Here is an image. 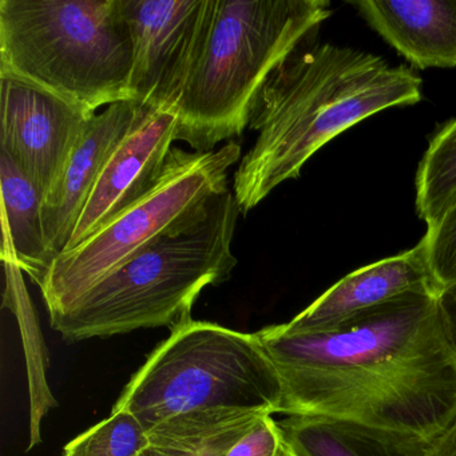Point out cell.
<instances>
[{
  "label": "cell",
  "mask_w": 456,
  "mask_h": 456,
  "mask_svg": "<svg viewBox=\"0 0 456 456\" xmlns=\"http://www.w3.org/2000/svg\"><path fill=\"white\" fill-rule=\"evenodd\" d=\"M440 295L405 293L325 330H258L281 379L280 413L439 437L456 419V352Z\"/></svg>",
  "instance_id": "6da1fadb"
},
{
  "label": "cell",
  "mask_w": 456,
  "mask_h": 456,
  "mask_svg": "<svg viewBox=\"0 0 456 456\" xmlns=\"http://www.w3.org/2000/svg\"><path fill=\"white\" fill-rule=\"evenodd\" d=\"M423 81L404 66L351 47L311 41L266 81L253 106L255 145L233 175L241 215L300 177L322 146L364 119L420 102Z\"/></svg>",
  "instance_id": "7a4b0ae2"
},
{
  "label": "cell",
  "mask_w": 456,
  "mask_h": 456,
  "mask_svg": "<svg viewBox=\"0 0 456 456\" xmlns=\"http://www.w3.org/2000/svg\"><path fill=\"white\" fill-rule=\"evenodd\" d=\"M241 215L231 189L196 217L167 232L87 290L73 305L50 314V325L70 343L110 338L191 320L202 290L231 279L232 252Z\"/></svg>",
  "instance_id": "3957f363"
},
{
  "label": "cell",
  "mask_w": 456,
  "mask_h": 456,
  "mask_svg": "<svg viewBox=\"0 0 456 456\" xmlns=\"http://www.w3.org/2000/svg\"><path fill=\"white\" fill-rule=\"evenodd\" d=\"M330 15L328 0H215L207 46L178 106L175 141L205 153L240 137L264 85Z\"/></svg>",
  "instance_id": "277c9868"
},
{
  "label": "cell",
  "mask_w": 456,
  "mask_h": 456,
  "mask_svg": "<svg viewBox=\"0 0 456 456\" xmlns=\"http://www.w3.org/2000/svg\"><path fill=\"white\" fill-rule=\"evenodd\" d=\"M133 65L124 0H0V78L97 114L133 102Z\"/></svg>",
  "instance_id": "5b68a950"
},
{
  "label": "cell",
  "mask_w": 456,
  "mask_h": 456,
  "mask_svg": "<svg viewBox=\"0 0 456 456\" xmlns=\"http://www.w3.org/2000/svg\"><path fill=\"white\" fill-rule=\"evenodd\" d=\"M281 403V379L257 333L191 319L149 354L111 411L133 413L149 432L217 408L274 415Z\"/></svg>",
  "instance_id": "8992f818"
},
{
  "label": "cell",
  "mask_w": 456,
  "mask_h": 456,
  "mask_svg": "<svg viewBox=\"0 0 456 456\" xmlns=\"http://www.w3.org/2000/svg\"><path fill=\"white\" fill-rule=\"evenodd\" d=\"M241 159L236 141L205 153L173 146L153 191L94 236L55 258L39 285L49 314L65 311L133 256L200 215L228 191L229 170Z\"/></svg>",
  "instance_id": "52a82bcc"
},
{
  "label": "cell",
  "mask_w": 456,
  "mask_h": 456,
  "mask_svg": "<svg viewBox=\"0 0 456 456\" xmlns=\"http://www.w3.org/2000/svg\"><path fill=\"white\" fill-rule=\"evenodd\" d=\"M134 45L132 101L175 111L201 60L215 0H124Z\"/></svg>",
  "instance_id": "ba28073f"
},
{
  "label": "cell",
  "mask_w": 456,
  "mask_h": 456,
  "mask_svg": "<svg viewBox=\"0 0 456 456\" xmlns=\"http://www.w3.org/2000/svg\"><path fill=\"white\" fill-rule=\"evenodd\" d=\"M0 151L17 162L45 200L95 114L17 79L0 78Z\"/></svg>",
  "instance_id": "9c48e42d"
},
{
  "label": "cell",
  "mask_w": 456,
  "mask_h": 456,
  "mask_svg": "<svg viewBox=\"0 0 456 456\" xmlns=\"http://www.w3.org/2000/svg\"><path fill=\"white\" fill-rule=\"evenodd\" d=\"M177 122L175 111L141 106L137 121L103 167L65 252L94 236L153 191L172 151Z\"/></svg>",
  "instance_id": "30bf717a"
},
{
  "label": "cell",
  "mask_w": 456,
  "mask_h": 456,
  "mask_svg": "<svg viewBox=\"0 0 456 456\" xmlns=\"http://www.w3.org/2000/svg\"><path fill=\"white\" fill-rule=\"evenodd\" d=\"M411 292H443L429 265L424 239L412 249L346 274L284 327L290 332L325 330Z\"/></svg>",
  "instance_id": "8fae6325"
},
{
  "label": "cell",
  "mask_w": 456,
  "mask_h": 456,
  "mask_svg": "<svg viewBox=\"0 0 456 456\" xmlns=\"http://www.w3.org/2000/svg\"><path fill=\"white\" fill-rule=\"evenodd\" d=\"M140 109L134 102H118L95 114L60 180L45 197V233L55 258L68 248L103 167L137 121Z\"/></svg>",
  "instance_id": "7c38bea8"
},
{
  "label": "cell",
  "mask_w": 456,
  "mask_h": 456,
  "mask_svg": "<svg viewBox=\"0 0 456 456\" xmlns=\"http://www.w3.org/2000/svg\"><path fill=\"white\" fill-rule=\"evenodd\" d=\"M351 4L416 69L456 68V0H359Z\"/></svg>",
  "instance_id": "4fadbf2b"
},
{
  "label": "cell",
  "mask_w": 456,
  "mask_h": 456,
  "mask_svg": "<svg viewBox=\"0 0 456 456\" xmlns=\"http://www.w3.org/2000/svg\"><path fill=\"white\" fill-rule=\"evenodd\" d=\"M277 421L282 442L296 456H431L434 440L411 432L312 415Z\"/></svg>",
  "instance_id": "5bb4252c"
},
{
  "label": "cell",
  "mask_w": 456,
  "mask_h": 456,
  "mask_svg": "<svg viewBox=\"0 0 456 456\" xmlns=\"http://www.w3.org/2000/svg\"><path fill=\"white\" fill-rule=\"evenodd\" d=\"M0 189L4 258H12L39 287L55 260L45 233L44 196L4 151H0Z\"/></svg>",
  "instance_id": "9a60e30c"
},
{
  "label": "cell",
  "mask_w": 456,
  "mask_h": 456,
  "mask_svg": "<svg viewBox=\"0 0 456 456\" xmlns=\"http://www.w3.org/2000/svg\"><path fill=\"white\" fill-rule=\"evenodd\" d=\"M258 411L217 410L186 413L149 431L146 456H225L261 416Z\"/></svg>",
  "instance_id": "2e32d148"
},
{
  "label": "cell",
  "mask_w": 456,
  "mask_h": 456,
  "mask_svg": "<svg viewBox=\"0 0 456 456\" xmlns=\"http://www.w3.org/2000/svg\"><path fill=\"white\" fill-rule=\"evenodd\" d=\"M456 194V118L429 141L416 173V212L431 228Z\"/></svg>",
  "instance_id": "e0dca14e"
},
{
  "label": "cell",
  "mask_w": 456,
  "mask_h": 456,
  "mask_svg": "<svg viewBox=\"0 0 456 456\" xmlns=\"http://www.w3.org/2000/svg\"><path fill=\"white\" fill-rule=\"evenodd\" d=\"M151 444L149 432L133 413L111 411L100 421L71 440L65 456H140Z\"/></svg>",
  "instance_id": "ac0fdd59"
},
{
  "label": "cell",
  "mask_w": 456,
  "mask_h": 456,
  "mask_svg": "<svg viewBox=\"0 0 456 456\" xmlns=\"http://www.w3.org/2000/svg\"><path fill=\"white\" fill-rule=\"evenodd\" d=\"M423 239L429 265L442 289L456 285V194L435 225L427 228Z\"/></svg>",
  "instance_id": "d6986e66"
},
{
  "label": "cell",
  "mask_w": 456,
  "mask_h": 456,
  "mask_svg": "<svg viewBox=\"0 0 456 456\" xmlns=\"http://www.w3.org/2000/svg\"><path fill=\"white\" fill-rule=\"evenodd\" d=\"M281 443L277 421L272 415H264L232 445L225 456H277Z\"/></svg>",
  "instance_id": "ffe728a7"
},
{
  "label": "cell",
  "mask_w": 456,
  "mask_h": 456,
  "mask_svg": "<svg viewBox=\"0 0 456 456\" xmlns=\"http://www.w3.org/2000/svg\"><path fill=\"white\" fill-rule=\"evenodd\" d=\"M440 308L444 316L451 343L456 352V285L443 290L440 295Z\"/></svg>",
  "instance_id": "44dd1931"
},
{
  "label": "cell",
  "mask_w": 456,
  "mask_h": 456,
  "mask_svg": "<svg viewBox=\"0 0 456 456\" xmlns=\"http://www.w3.org/2000/svg\"><path fill=\"white\" fill-rule=\"evenodd\" d=\"M431 456H456V419L434 440Z\"/></svg>",
  "instance_id": "7402d4cb"
},
{
  "label": "cell",
  "mask_w": 456,
  "mask_h": 456,
  "mask_svg": "<svg viewBox=\"0 0 456 456\" xmlns=\"http://www.w3.org/2000/svg\"><path fill=\"white\" fill-rule=\"evenodd\" d=\"M277 456H296L295 453H293V451L290 450L289 447H288L287 444H285L284 442L281 443V447H280L279 453H277Z\"/></svg>",
  "instance_id": "603a6c76"
},
{
  "label": "cell",
  "mask_w": 456,
  "mask_h": 456,
  "mask_svg": "<svg viewBox=\"0 0 456 456\" xmlns=\"http://www.w3.org/2000/svg\"><path fill=\"white\" fill-rule=\"evenodd\" d=\"M140 456H146V455H145V453H143V452H142V453H141V455H140Z\"/></svg>",
  "instance_id": "cb8c5ba5"
},
{
  "label": "cell",
  "mask_w": 456,
  "mask_h": 456,
  "mask_svg": "<svg viewBox=\"0 0 456 456\" xmlns=\"http://www.w3.org/2000/svg\"><path fill=\"white\" fill-rule=\"evenodd\" d=\"M63 456H65V455H63Z\"/></svg>",
  "instance_id": "d4e9b609"
}]
</instances>
